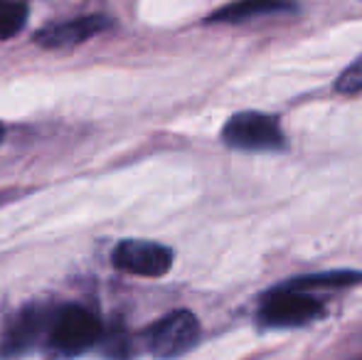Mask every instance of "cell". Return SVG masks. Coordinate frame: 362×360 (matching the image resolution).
<instances>
[{"label":"cell","instance_id":"6da1fadb","mask_svg":"<svg viewBox=\"0 0 362 360\" xmlns=\"http://www.w3.org/2000/svg\"><path fill=\"white\" fill-rule=\"evenodd\" d=\"M104 331V323L91 308L79 303H64V306H54L47 346L57 356L74 358L91 348H99Z\"/></svg>","mask_w":362,"mask_h":360},{"label":"cell","instance_id":"7a4b0ae2","mask_svg":"<svg viewBox=\"0 0 362 360\" xmlns=\"http://www.w3.org/2000/svg\"><path fill=\"white\" fill-rule=\"evenodd\" d=\"M222 141L229 149L237 151H284L286 149V136L274 116L262 111H239L224 124Z\"/></svg>","mask_w":362,"mask_h":360},{"label":"cell","instance_id":"3957f363","mask_svg":"<svg viewBox=\"0 0 362 360\" xmlns=\"http://www.w3.org/2000/svg\"><path fill=\"white\" fill-rule=\"evenodd\" d=\"M200 341V321L192 311H173L146 328L148 353L160 360H173L190 353Z\"/></svg>","mask_w":362,"mask_h":360},{"label":"cell","instance_id":"277c9868","mask_svg":"<svg viewBox=\"0 0 362 360\" xmlns=\"http://www.w3.org/2000/svg\"><path fill=\"white\" fill-rule=\"evenodd\" d=\"M318 316H323V303L308 296L305 291L286 286V284L272 289L259 306V323L272 328L303 326Z\"/></svg>","mask_w":362,"mask_h":360},{"label":"cell","instance_id":"5b68a950","mask_svg":"<svg viewBox=\"0 0 362 360\" xmlns=\"http://www.w3.org/2000/svg\"><path fill=\"white\" fill-rule=\"evenodd\" d=\"M52 316L54 306H28L13 316L0 338V358H15L37 346H47Z\"/></svg>","mask_w":362,"mask_h":360},{"label":"cell","instance_id":"8992f818","mask_svg":"<svg viewBox=\"0 0 362 360\" xmlns=\"http://www.w3.org/2000/svg\"><path fill=\"white\" fill-rule=\"evenodd\" d=\"M111 262H114L116 269L126 274L158 279L170 272L173 250L160 245V242H151V240H124L116 245Z\"/></svg>","mask_w":362,"mask_h":360},{"label":"cell","instance_id":"52a82bcc","mask_svg":"<svg viewBox=\"0 0 362 360\" xmlns=\"http://www.w3.org/2000/svg\"><path fill=\"white\" fill-rule=\"evenodd\" d=\"M109 28H111V20L106 15H81V18L64 20V23L42 28L35 35V42L47 50L74 47V45H81L86 40L96 37V35L106 33Z\"/></svg>","mask_w":362,"mask_h":360},{"label":"cell","instance_id":"ba28073f","mask_svg":"<svg viewBox=\"0 0 362 360\" xmlns=\"http://www.w3.org/2000/svg\"><path fill=\"white\" fill-rule=\"evenodd\" d=\"M291 10H296L293 0H234V3H227L224 8L215 10L207 18V23H244V20L291 13Z\"/></svg>","mask_w":362,"mask_h":360},{"label":"cell","instance_id":"9c48e42d","mask_svg":"<svg viewBox=\"0 0 362 360\" xmlns=\"http://www.w3.org/2000/svg\"><path fill=\"white\" fill-rule=\"evenodd\" d=\"M362 281V272H323V274H308V277L288 279L284 281L291 289L308 291V289H335V286H353Z\"/></svg>","mask_w":362,"mask_h":360},{"label":"cell","instance_id":"30bf717a","mask_svg":"<svg viewBox=\"0 0 362 360\" xmlns=\"http://www.w3.org/2000/svg\"><path fill=\"white\" fill-rule=\"evenodd\" d=\"M99 348H101V353H104V358H109V360H129L134 356V338L129 336V331H126L121 323H116L114 328L104 331V338H101Z\"/></svg>","mask_w":362,"mask_h":360},{"label":"cell","instance_id":"8fae6325","mask_svg":"<svg viewBox=\"0 0 362 360\" xmlns=\"http://www.w3.org/2000/svg\"><path fill=\"white\" fill-rule=\"evenodd\" d=\"M28 23V5L23 0H0V40H10Z\"/></svg>","mask_w":362,"mask_h":360},{"label":"cell","instance_id":"7c38bea8","mask_svg":"<svg viewBox=\"0 0 362 360\" xmlns=\"http://www.w3.org/2000/svg\"><path fill=\"white\" fill-rule=\"evenodd\" d=\"M335 91H340V94H358V91H362V54L355 62H350L345 67V72L335 79Z\"/></svg>","mask_w":362,"mask_h":360},{"label":"cell","instance_id":"4fadbf2b","mask_svg":"<svg viewBox=\"0 0 362 360\" xmlns=\"http://www.w3.org/2000/svg\"><path fill=\"white\" fill-rule=\"evenodd\" d=\"M3 139H5V126L0 124V144H3Z\"/></svg>","mask_w":362,"mask_h":360}]
</instances>
